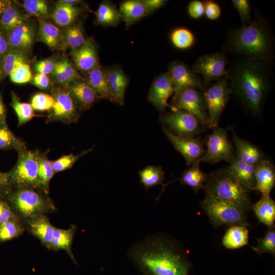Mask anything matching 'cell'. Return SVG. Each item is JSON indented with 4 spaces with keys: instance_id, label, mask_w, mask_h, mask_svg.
Listing matches in <instances>:
<instances>
[{
    "instance_id": "484cf974",
    "label": "cell",
    "mask_w": 275,
    "mask_h": 275,
    "mask_svg": "<svg viewBox=\"0 0 275 275\" xmlns=\"http://www.w3.org/2000/svg\"><path fill=\"white\" fill-rule=\"evenodd\" d=\"M82 9L75 5L60 1L56 5L51 17L56 24L61 27L70 26Z\"/></svg>"
},
{
    "instance_id": "11a10c76",
    "label": "cell",
    "mask_w": 275,
    "mask_h": 275,
    "mask_svg": "<svg viewBox=\"0 0 275 275\" xmlns=\"http://www.w3.org/2000/svg\"><path fill=\"white\" fill-rule=\"evenodd\" d=\"M56 62L51 59H45L37 62L35 66L38 73L48 75L53 72Z\"/></svg>"
},
{
    "instance_id": "4fadbf2b",
    "label": "cell",
    "mask_w": 275,
    "mask_h": 275,
    "mask_svg": "<svg viewBox=\"0 0 275 275\" xmlns=\"http://www.w3.org/2000/svg\"><path fill=\"white\" fill-rule=\"evenodd\" d=\"M227 62L224 54L215 53L201 56L193 66L192 71L201 74L205 87L226 75Z\"/></svg>"
},
{
    "instance_id": "f1b7e54d",
    "label": "cell",
    "mask_w": 275,
    "mask_h": 275,
    "mask_svg": "<svg viewBox=\"0 0 275 275\" xmlns=\"http://www.w3.org/2000/svg\"><path fill=\"white\" fill-rule=\"evenodd\" d=\"M249 230L245 226L234 225L225 234L222 243L228 249H237L248 244Z\"/></svg>"
},
{
    "instance_id": "7402d4cb",
    "label": "cell",
    "mask_w": 275,
    "mask_h": 275,
    "mask_svg": "<svg viewBox=\"0 0 275 275\" xmlns=\"http://www.w3.org/2000/svg\"><path fill=\"white\" fill-rule=\"evenodd\" d=\"M65 87L73 97L80 112L89 109L97 99L85 80H75Z\"/></svg>"
},
{
    "instance_id": "f5cc1de1",
    "label": "cell",
    "mask_w": 275,
    "mask_h": 275,
    "mask_svg": "<svg viewBox=\"0 0 275 275\" xmlns=\"http://www.w3.org/2000/svg\"><path fill=\"white\" fill-rule=\"evenodd\" d=\"M187 12L193 18H201L204 14V3L198 0L191 1L187 7Z\"/></svg>"
},
{
    "instance_id": "7c38bea8",
    "label": "cell",
    "mask_w": 275,
    "mask_h": 275,
    "mask_svg": "<svg viewBox=\"0 0 275 275\" xmlns=\"http://www.w3.org/2000/svg\"><path fill=\"white\" fill-rule=\"evenodd\" d=\"M170 105L189 112L196 117L202 124L207 125L205 102L203 94L197 89L190 88L175 92Z\"/></svg>"
},
{
    "instance_id": "681fc988",
    "label": "cell",
    "mask_w": 275,
    "mask_h": 275,
    "mask_svg": "<svg viewBox=\"0 0 275 275\" xmlns=\"http://www.w3.org/2000/svg\"><path fill=\"white\" fill-rule=\"evenodd\" d=\"M18 218L8 202L0 197V225L12 219Z\"/></svg>"
},
{
    "instance_id": "ffe728a7",
    "label": "cell",
    "mask_w": 275,
    "mask_h": 275,
    "mask_svg": "<svg viewBox=\"0 0 275 275\" xmlns=\"http://www.w3.org/2000/svg\"><path fill=\"white\" fill-rule=\"evenodd\" d=\"M105 70L107 82L114 97V102L120 105L124 103V96L128 78L121 67L115 65Z\"/></svg>"
},
{
    "instance_id": "ba28073f",
    "label": "cell",
    "mask_w": 275,
    "mask_h": 275,
    "mask_svg": "<svg viewBox=\"0 0 275 275\" xmlns=\"http://www.w3.org/2000/svg\"><path fill=\"white\" fill-rule=\"evenodd\" d=\"M54 103L48 111L46 122L59 121L66 124L76 122L80 111L73 97L65 86L53 87L51 91Z\"/></svg>"
},
{
    "instance_id": "e575fe53",
    "label": "cell",
    "mask_w": 275,
    "mask_h": 275,
    "mask_svg": "<svg viewBox=\"0 0 275 275\" xmlns=\"http://www.w3.org/2000/svg\"><path fill=\"white\" fill-rule=\"evenodd\" d=\"M25 143L10 130L7 123H0V150H15L17 152L26 149Z\"/></svg>"
},
{
    "instance_id": "6f0895ef",
    "label": "cell",
    "mask_w": 275,
    "mask_h": 275,
    "mask_svg": "<svg viewBox=\"0 0 275 275\" xmlns=\"http://www.w3.org/2000/svg\"><path fill=\"white\" fill-rule=\"evenodd\" d=\"M33 84L37 88L46 90L49 88L50 80L47 75L37 73L33 77Z\"/></svg>"
},
{
    "instance_id": "5bb4252c",
    "label": "cell",
    "mask_w": 275,
    "mask_h": 275,
    "mask_svg": "<svg viewBox=\"0 0 275 275\" xmlns=\"http://www.w3.org/2000/svg\"><path fill=\"white\" fill-rule=\"evenodd\" d=\"M162 130L175 149L183 156L187 166L201 162L205 150L199 138L176 135L164 126L162 127Z\"/></svg>"
},
{
    "instance_id": "9c48e42d",
    "label": "cell",
    "mask_w": 275,
    "mask_h": 275,
    "mask_svg": "<svg viewBox=\"0 0 275 275\" xmlns=\"http://www.w3.org/2000/svg\"><path fill=\"white\" fill-rule=\"evenodd\" d=\"M227 77H224L204 90L203 94L207 115V125L210 128L217 126L221 115L230 98Z\"/></svg>"
},
{
    "instance_id": "1f68e13d",
    "label": "cell",
    "mask_w": 275,
    "mask_h": 275,
    "mask_svg": "<svg viewBox=\"0 0 275 275\" xmlns=\"http://www.w3.org/2000/svg\"><path fill=\"white\" fill-rule=\"evenodd\" d=\"M200 163V162H197L192 164L178 179L182 184L188 186L196 193L204 189L208 178V175L201 170Z\"/></svg>"
},
{
    "instance_id": "60d3db41",
    "label": "cell",
    "mask_w": 275,
    "mask_h": 275,
    "mask_svg": "<svg viewBox=\"0 0 275 275\" xmlns=\"http://www.w3.org/2000/svg\"><path fill=\"white\" fill-rule=\"evenodd\" d=\"M170 39L174 46L180 49L190 48L195 41L193 33L184 28L175 29L171 34Z\"/></svg>"
},
{
    "instance_id": "5b68a950",
    "label": "cell",
    "mask_w": 275,
    "mask_h": 275,
    "mask_svg": "<svg viewBox=\"0 0 275 275\" xmlns=\"http://www.w3.org/2000/svg\"><path fill=\"white\" fill-rule=\"evenodd\" d=\"M5 199L11 204L12 209L25 220L54 209L48 195L32 187L13 188Z\"/></svg>"
},
{
    "instance_id": "7dc6e473",
    "label": "cell",
    "mask_w": 275,
    "mask_h": 275,
    "mask_svg": "<svg viewBox=\"0 0 275 275\" xmlns=\"http://www.w3.org/2000/svg\"><path fill=\"white\" fill-rule=\"evenodd\" d=\"M10 80L17 84H24L32 79L31 67L27 63L19 65L9 75Z\"/></svg>"
},
{
    "instance_id": "74e56055",
    "label": "cell",
    "mask_w": 275,
    "mask_h": 275,
    "mask_svg": "<svg viewBox=\"0 0 275 275\" xmlns=\"http://www.w3.org/2000/svg\"><path fill=\"white\" fill-rule=\"evenodd\" d=\"M26 22L24 18L11 3L0 17V30L5 34L15 27Z\"/></svg>"
},
{
    "instance_id": "8992f818",
    "label": "cell",
    "mask_w": 275,
    "mask_h": 275,
    "mask_svg": "<svg viewBox=\"0 0 275 275\" xmlns=\"http://www.w3.org/2000/svg\"><path fill=\"white\" fill-rule=\"evenodd\" d=\"M201 207L215 227L234 225L248 226L246 212L231 202L207 195Z\"/></svg>"
},
{
    "instance_id": "603a6c76",
    "label": "cell",
    "mask_w": 275,
    "mask_h": 275,
    "mask_svg": "<svg viewBox=\"0 0 275 275\" xmlns=\"http://www.w3.org/2000/svg\"><path fill=\"white\" fill-rule=\"evenodd\" d=\"M227 167L229 171L247 189L255 190L256 182L255 167L234 155Z\"/></svg>"
},
{
    "instance_id": "d590c367",
    "label": "cell",
    "mask_w": 275,
    "mask_h": 275,
    "mask_svg": "<svg viewBox=\"0 0 275 275\" xmlns=\"http://www.w3.org/2000/svg\"><path fill=\"white\" fill-rule=\"evenodd\" d=\"M55 174L46 153L39 152L38 177L41 190L48 195L49 182Z\"/></svg>"
},
{
    "instance_id": "cb8c5ba5",
    "label": "cell",
    "mask_w": 275,
    "mask_h": 275,
    "mask_svg": "<svg viewBox=\"0 0 275 275\" xmlns=\"http://www.w3.org/2000/svg\"><path fill=\"white\" fill-rule=\"evenodd\" d=\"M30 232L49 249L56 227L44 214L32 216L26 220Z\"/></svg>"
},
{
    "instance_id": "d4e9b609",
    "label": "cell",
    "mask_w": 275,
    "mask_h": 275,
    "mask_svg": "<svg viewBox=\"0 0 275 275\" xmlns=\"http://www.w3.org/2000/svg\"><path fill=\"white\" fill-rule=\"evenodd\" d=\"M119 11L126 27L130 26L148 15L143 1L140 0H128L121 2Z\"/></svg>"
},
{
    "instance_id": "ee69618b",
    "label": "cell",
    "mask_w": 275,
    "mask_h": 275,
    "mask_svg": "<svg viewBox=\"0 0 275 275\" xmlns=\"http://www.w3.org/2000/svg\"><path fill=\"white\" fill-rule=\"evenodd\" d=\"M257 246H252L258 254L261 255L264 253H269L273 256L275 255V227H269L265 235L257 239Z\"/></svg>"
},
{
    "instance_id": "ac0fdd59",
    "label": "cell",
    "mask_w": 275,
    "mask_h": 275,
    "mask_svg": "<svg viewBox=\"0 0 275 275\" xmlns=\"http://www.w3.org/2000/svg\"><path fill=\"white\" fill-rule=\"evenodd\" d=\"M84 78L97 99H105L114 102V97L107 82L105 70L99 64L86 73Z\"/></svg>"
},
{
    "instance_id": "8d00e7d4",
    "label": "cell",
    "mask_w": 275,
    "mask_h": 275,
    "mask_svg": "<svg viewBox=\"0 0 275 275\" xmlns=\"http://www.w3.org/2000/svg\"><path fill=\"white\" fill-rule=\"evenodd\" d=\"M140 181L147 189L158 184L164 185V172L160 166H148L139 171Z\"/></svg>"
},
{
    "instance_id": "bcb514c9",
    "label": "cell",
    "mask_w": 275,
    "mask_h": 275,
    "mask_svg": "<svg viewBox=\"0 0 275 275\" xmlns=\"http://www.w3.org/2000/svg\"><path fill=\"white\" fill-rule=\"evenodd\" d=\"M54 100L51 95L39 92L35 94L31 98L30 104L34 111H49L52 107Z\"/></svg>"
},
{
    "instance_id": "9a60e30c",
    "label": "cell",
    "mask_w": 275,
    "mask_h": 275,
    "mask_svg": "<svg viewBox=\"0 0 275 275\" xmlns=\"http://www.w3.org/2000/svg\"><path fill=\"white\" fill-rule=\"evenodd\" d=\"M168 72L174 93L190 88L201 90L205 89L206 87L201 77L194 73L180 61L171 62L169 66Z\"/></svg>"
},
{
    "instance_id": "94428289",
    "label": "cell",
    "mask_w": 275,
    "mask_h": 275,
    "mask_svg": "<svg viewBox=\"0 0 275 275\" xmlns=\"http://www.w3.org/2000/svg\"><path fill=\"white\" fill-rule=\"evenodd\" d=\"M6 110L0 94V123H6Z\"/></svg>"
},
{
    "instance_id": "db71d44e",
    "label": "cell",
    "mask_w": 275,
    "mask_h": 275,
    "mask_svg": "<svg viewBox=\"0 0 275 275\" xmlns=\"http://www.w3.org/2000/svg\"><path fill=\"white\" fill-rule=\"evenodd\" d=\"M51 74L55 81L63 86H66L71 82L59 61L56 62L54 70Z\"/></svg>"
},
{
    "instance_id": "f546056e",
    "label": "cell",
    "mask_w": 275,
    "mask_h": 275,
    "mask_svg": "<svg viewBox=\"0 0 275 275\" xmlns=\"http://www.w3.org/2000/svg\"><path fill=\"white\" fill-rule=\"evenodd\" d=\"M38 40L51 48H56L63 41V34L54 24L44 19H39Z\"/></svg>"
},
{
    "instance_id": "4316f807",
    "label": "cell",
    "mask_w": 275,
    "mask_h": 275,
    "mask_svg": "<svg viewBox=\"0 0 275 275\" xmlns=\"http://www.w3.org/2000/svg\"><path fill=\"white\" fill-rule=\"evenodd\" d=\"M252 209L260 222L269 228L274 226L275 202L269 195H262Z\"/></svg>"
},
{
    "instance_id": "6da1fadb",
    "label": "cell",
    "mask_w": 275,
    "mask_h": 275,
    "mask_svg": "<svg viewBox=\"0 0 275 275\" xmlns=\"http://www.w3.org/2000/svg\"><path fill=\"white\" fill-rule=\"evenodd\" d=\"M128 256L143 275H188L191 267L180 245L158 233L133 244Z\"/></svg>"
},
{
    "instance_id": "9f6ffc18",
    "label": "cell",
    "mask_w": 275,
    "mask_h": 275,
    "mask_svg": "<svg viewBox=\"0 0 275 275\" xmlns=\"http://www.w3.org/2000/svg\"><path fill=\"white\" fill-rule=\"evenodd\" d=\"M12 189L8 172L0 171V197L5 199Z\"/></svg>"
},
{
    "instance_id": "d6a6232c",
    "label": "cell",
    "mask_w": 275,
    "mask_h": 275,
    "mask_svg": "<svg viewBox=\"0 0 275 275\" xmlns=\"http://www.w3.org/2000/svg\"><path fill=\"white\" fill-rule=\"evenodd\" d=\"M24 51L9 49L0 61V82L19 65L26 63Z\"/></svg>"
},
{
    "instance_id": "be15d7a7",
    "label": "cell",
    "mask_w": 275,
    "mask_h": 275,
    "mask_svg": "<svg viewBox=\"0 0 275 275\" xmlns=\"http://www.w3.org/2000/svg\"><path fill=\"white\" fill-rule=\"evenodd\" d=\"M62 1L66 3L75 5L80 3L79 1L77 0H62Z\"/></svg>"
},
{
    "instance_id": "e7e4bbea",
    "label": "cell",
    "mask_w": 275,
    "mask_h": 275,
    "mask_svg": "<svg viewBox=\"0 0 275 275\" xmlns=\"http://www.w3.org/2000/svg\"></svg>"
},
{
    "instance_id": "83f0119b",
    "label": "cell",
    "mask_w": 275,
    "mask_h": 275,
    "mask_svg": "<svg viewBox=\"0 0 275 275\" xmlns=\"http://www.w3.org/2000/svg\"><path fill=\"white\" fill-rule=\"evenodd\" d=\"M233 142L236 148V156L243 161L255 166L264 158L261 151L256 147L239 138L234 133Z\"/></svg>"
},
{
    "instance_id": "52a82bcc",
    "label": "cell",
    "mask_w": 275,
    "mask_h": 275,
    "mask_svg": "<svg viewBox=\"0 0 275 275\" xmlns=\"http://www.w3.org/2000/svg\"><path fill=\"white\" fill-rule=\"evenodd\" d=\"M39 152L26 148L18 152L16 164L7 172L12 189L27 187L41 190L38 177Z\"/></svg>"
},
{
    "instance_id": "30bf717a",
    "label": "cell",
    "mask_w": 275,
    "mask_h": 275,
    "mask_svg": "<svg viewBox=\"0 0 275 275\" xmlns=\"http://www.w3.org/2000/svg\"><path fill=\"white\" fill-rule=\"evenodd\" d=\"M170 108L171 112L161 115L160 120L170 132L181 137H194L200 133L201 123L196 117L183 109Z\"/></svg>"
},
{
    "instance_id": "d6986e66",
    "label": "cell",
    "mask_w": 275,
    "mask_h": 275,
    "mask_svg": "<svg viewBox=\"0 0 275 275\" xmlns=\"http://www.w3.org/2000/svg\"><path fill=\"white\" fill-rule=\"evenodd\" d=\"M9 49L24 51L32 45L35 31L26 22L21 24L6 34Z\"/></svg>"
},
{
    "instance_id": "3957f363",
    "label": "cell",
    "mask_w": 275,
    "mask_h": 275,
    "mask_svg": "<svg viewBox=\"0 0 275 275\" xmlns=\"http://www.w3.org/2000/svg\"><path fill=\"white\" fill-rule=\"evenodd\" d=\"M271 39L264 23L255 19L230 35L228 47L233 52L247 58L265 62L269 57Z\"/></svg>"
},
{
    "instance_id": "f907efd6",
    "label": "cell",
    "mask_w": 275,
    "mask_h": 275,
    "mask_svg": "<svg viewBox=\"0 0 275 275\" xmlns=\"http://www.w3.org/2000/svg\"><path fill=\"white\" fill-rule=\"evenodd\" d=\"M59 62L71 82L78 80H85V78L78 73L68 58L65 57H63Z\"/></svg>"
},
{
    "instance_id": "816d5d0a",
    "label": "cell",
    "mask_w": 275,
    "mask_h": 275,
    "mask_svg": "<svg viewBox=\"0 0 275 275\" xmlns=\"http://www.w3.org/2000/svg\"><path fill=\"white\" fill-rule=\"evenodd\" d=\"M204 14L211 20L218 19L221 15V8L219 5L212 1H207L204 3Z\"/></svg>"
},
{
    "instance_id": "f6af8a7d",
    "label": "cell",
    "mask_w": 275,
    "mask_h": 275,
    "mask_svg": "<svg viewBox=\"0 0 275 275\" xmlns=\"http://www.w3.org/2000/svg\"><path fill=\"white\" fill-rule=\"evenodd\" d=\"M23 7L31 15L44 19L49 15L48 6L46 1L43 0H25Z\"/></svg>"
},
{
    "instance_id": "680465c9",
    "label": "cell",
    "mask_w": 275,
    "mask_h": 275,
    "mask_svg": "<svg viewBox=\"0 0 275 275\" xmlns=\"http://www.w3.org/2000/svg\"><path fill=\"white\" fill-rule=\"evenodd\" d=\"M148 15L161 8L167 2L165 0H144Z\"/></svg>"
},
{
    "instance_id": "6125c7cd",
    "label": "cell",
    "mask_w": 275,
    "mask_h": 275,
    "mask_svg": "<svg viewBox=\"0 0 275 275\" xmlns=\"http://www.w3.org/2000/svg\"><path fill=\"white\" fill-rule=\"evenodd\" d=\"M10 3L9 1L0 0V17Z\"/></svg>"
},
{
    "instance_id": "b9f144b4",
    "label": "cell",
    "mask_w": 275,
    "mask_h": 275,
    "mask_svg": "<svg viewBox=\"0 0 275 275\" xmlns=\"http://www.w3.org/2000/svg\"><path fill=\"white\" fill-rule=\"evenodd\" d=\"M24 228L18 218L10 220L0 225V240H9L20 235Z\"/></svg>"
},
{
    "instance_id": "277c9868",
    "label": "cell",
    "mask_w": 275,
    "mask_h": 275,
    "mask_svg": "<svg viewBox=\"0 0 275 275\" xmlns=\"http://www.w3.org/2000/svg\"><path fill=\"white\" fill-rule=\"evenodd\" d=\"M204 189L210 195L231 202L245 212L252 209L253 204L249 191L228 170H216L208 175Z\"/></svg>"
},
{
    "instance_id": "44dd1931",
    "label": "cell",
    "mask_w": 275,
    "mask_h": 275,
    "mask_svg": "<svg viewBox=\"0 0 275 275\" xmlns=\"http://www.w3.org/2000/svg\"><path fill=\"white\" fill-rule=\"evenodd\" d=\"M255 190L263 195H269L275 184V170L273 165L268 160L264 158L256 165Z\"/></svg>"
},
{
    "instance_id": "91938a15",
    "label": "cell",
    "mask_w": 275,
    "mask_h": 275,
    "mask_svg": "<svg viewBox=\"0 0 275 275\" xmlns=\"http://www.w3.org/2000/svg\"><path fill=\"white\" fill-rule=\"evenodd\" d=\"M9 50L6 35L0 30V61Z\"/></svg>"
},
{
    "instance_id": "2e32d148",
    "label": "cell",
    "mask_w": 275,
    "mask_h": 275,
    "mask_svg": "<svg viewBox=\"0 0 275 275\" xmlns=\"http://www.w3.org/2000/svg\"><path fill=\"white\" fill-rule=\"evenodd\" d=\"M174 93L171 79L168 72L159 75L153 80L148 95L149 101L159 111H163L167 107L170 97Z\"/></svg>"
},
{
    "instance_id": "4dcf8cb0",
    "label": "cell",
    "mask_w": 275,
    "mask_h": 275,
    "mask_svg": "<svg viewBox=\"0 0 275 275\" xmlns=\"http://www.w3.org/2000/svg\"><path fill=\"white\" fill-rule=\"evenodd\" d=\"M75 231L76 228L73 225L68 229L55 228L49 249L56 251L65 250L75 262L71 251V245Z\"/></svg>"
},
{
    "instance_id": "7a4b0ae2",
    "label": "cell",
    "mask_w": 275,
    "mask_h": 275,
    "mask_svg": "<svg viewBox=\"0 0 275 275\" xmlns=\"http://www.w3.org/2000/svg\"><path fill=\"white\" fill-rule=\"evenodd\" d=\"M230 76V92L238 95L254 114H260L269 88L265 62L246 58L236 65Z\"/></svg>"
},
{
    "instance_id": "e0dca14e",
    "label": "cell",
    "mask_w": 275,
    "mask_h": 275,
    "mask_svg": "<svg viewBox=\"0 0 275 275\" xmlns=\"http://www.w3.org/2000/svg\"><path fill=\"white\" fill-rule=\"evenodd\" d=\"M70 55L74 65L85 73L99 65L96 46L92 38L87 39L81 46L71 49Z\"/></svg>"
},
{
    "instance_id": "7bdbcfd3",
    "label": "cell",
    "mask_w": 275,
    "mask_h": 275,
    "mask_svg": "<svg viewBox=\"0 0 275 275\" xmlns=\"http://www.w3.org/2000/svg\"><path fill=\"white\" fill-rule=\"evenodd\" d=\"M93 149V147L76 155L73 153L64 155L52 161V167L54 173H57L71 169L80 157L85 156Z\"/></svg>"
},
{
    "instance_id": "836d02e7",
    "label": "cell",
    "mask_w": 275,
    "mask_h": 275,
    "mask_svg": "<svg viewBox=\"0 0 275 275\" xmlns=\"http://www.w3.org/2000/svg\"><path fill=\"white\" fill-rule=\"evenodd\" d=\"M96 22L105 26H115L121 19L119 10L109 2H103L95 12Z\"/></svg>"
},
{
    "instance_id": "f35d334b",
    "label": "cell",
    "mask_w": 275,
    "mask_h": 275,
    "mask_svg": "<svg viewBox=\"0 0 275 275\" xmlns=\"http://www.w3.org/2000/svg\"><path fill=\"white\" fill-rule=\"evenodd\" d=\"M11 105L17 115L18 126L23 125L33 118L38 116L35 113L31 104L21 102L14 92H11Z\"/></svg>"
},
{
    "instance_id": "8fae6325",
    "label": "cell",
    "mask_w": 275,
    "mask_h": 275,
    "mask_svg": "<svg viewBox=\"0 0 275 275\" xmlns=\"http://www.w3.org/2000/svg\"><path fill=\"white\" fill-rule=\"evenodd\" d=\"M205 146L206 150L201 162L213 164L225 160L230 162L234 156L233 147L224 128L214 127L213 132L206 136Z\"/></svg>"
},
{
    "instance_id": "ab89813d",
    "label": "cell",
    "mask_w": 275,
    "mask_h": 275,
    "mask_svg": "<svg viewBox=\"0 0 275 275\" xmlns=\"http://www.w3.org/2000/svg\"><path fill=\"white\" fill-rule=\"evenodd\" d=\"M66 45L71 49L81 46L86 41L80 24H75L68 26L63 35Z\"/></svg>"
},
{
    "instance_id": "c3c4849f",
    "label": "cell",
    "mask_w": 275,
    "mask_h": 275,
    "mask_svg": "<svg viewBox=\"0 0 275 275\" xmlns=\"http://www.w3.org/2000/svg\"><path fill=\"white\" fill-rule=\"evenodd\" d=\"M232 3L238 12L243 25L249 24L251 19L249 2L247 0H233Z\"/></svg>"
}]
</instances>
